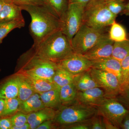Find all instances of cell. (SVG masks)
<instances>
[{
    "mask_svg": "<svg viewBox=\"0 0 129 129\" xmlns=\"http://www.w3.org/2000/svg\"><path fill=\"white\" fill-rule=\"evenodd\" d=\"M31 17L29 31L36 46L47 37L60 30L61 21L46 4L20 6Z\"/></svg>",
    "mask_w": 129,
    "mask_h": 129,
    "instance_id": "1",
    "label": "cell"
},
{
    "mask_svg": "<svg viewBox=\"0 0 129 129\" xmlns=\"http://www.w3.org/2000/svg\"><path fill=\"white\" fill-rule=\"evenodd\" d=\"M35 53L44 60L57 63L74 53L71 41L61 30L54 32L36 46Z\"/></svg>",
    "mask_w": 129,
    "mask_h": 129,
    "instance_id": "2",
    "label": "cell"
},
{
    "mask_svg": "<svg viewBox=\"0 0 129 129\" xmlns=\"http://www.w3.org/2000/svg\"><path fill=\"white\" fill-rule=\"evenodd\" d=\"M117 17L109 10L105 0H91L84 9L83 23L94 28L103 29L110 27Z\"/></svg>",
    "mask_w": 129,
    "mask_h": 129,
    "instance_id": "3",
    "label": "cell"
},
{
    "mask_svg": "<svg viewBox=\"0 0 129 129\" xmlns=\"http://www.w3.org/2000/svg\"><path fill=\"white\" fill-rule=\"evenodd\" d=\"M23 64L19 72L34 77L53 81L58 68L56 63L47 61L36 55L33 48L22 57Z\"/></svg>",
    "mask_w": 129,
    "mask_h": 129,
    "instance_id": "4",
    "label": "cell"
},
{
    "mask_svg": "<svg viewBox=\"0 0 129 129\" xmlns=\"http://www.w3.org/2000/svg\"><path fill=\"white\" fill-rule=\"evenodd\" d=\"M98 114L94 106L76 103L65 106L57 112L53 123L63 127L89 120Z\"/></svg>",
    "mask_w": 129,
    "mask_h": 129,
    "instance_id": "5",
    "label": "cell"
},
{
    "mask_svg": "<svg viewBox=\"0 0 129 129\" xmlns=\"http://www.w3.org/2000/svg\"><path fill=\"white\" fill-rule=\"evenodd\" d=\"M108 34L107 28L96 29L83 23L71 41L74 53L84 55Z\"/></svg>",
    "mask_w": 129,
    "mask_h": 129,
    "instance_id": "6",
    "label": "cell"
},
{
    "mask_svg": "<svg viewBox=\"0 0 129 129\" xmlns=\"http://www.w3.org/2000/svg\"><path fill=\"white\" fill-rule=\"evenodd\" d=\"M84 7L74 3H69L67 11L60 19V30L70 41L83 24Z\"/></svg>",
    "mask_w": 129,
    "mask_h": 129,
    "instance_id": "7",
    "label": "cell"
},
{
    "mask_svg": "<svg viewBox=\"0 0 129 129\" xmlns=\"http://www.w3.org/2000/svg\"><path fill=\"white\" fill-rule=\"evenodd\" d=\"M98 113L120 128L121 124L129 111L115 98L108 97L95 106Z\"/></svg>",
    "mask_w": 129,
    "mask_h": 129,
    "instance_id": "8",
    "label": "cell"
},
{
    "mask_svg": "<svg viewBox=\"0 0 129 129\" xmlns=\"http://www.w3.org/2000/svg\"><path fill=\"white\" fill-rule=\"evenodd\" d=\"M92 78L99 87L105 91L108 97L115 98L121 91V86L117 77L113 74L94 68L89 70Z\"/></svg>",
    "mask_w": 129,
    "mask_h": 129,
    "instance_id": "9",
    "label": "cell"
},
{
    "mask_svg": "<svg viewBox=\"0 0 129 129\" xmlns=\"http://www.w3.org/2000/svg\"><path fill=\"white\" fill-rule=\"evenodd\" d=\"M56 63L58 67L76 76L90 69L93 62L83 55L74 53Z\"/></svg>",
    "mask_w": 129,
    "mask_h": 129,
    "instance_id": "10",
    "label": "cell"
},
{
    "mask_svg": "<svg viewBox=\"0 0 129 129\" xmlns=\"http://www.w3.org/2000/svg\"><path fill=\"white\" fill-rule=\"evenodd\" d=\"M114 42L109 39L108 34L83 55L91 61L111 57Z\"/></svg>",
    "mask_w": 129,
    "mask_h": 129,
    "instance_id": "11",
    "label": "cell"
},
{
    "mask_svg": "<svg viewBox=\"0 0 129 129\" xmlns=\"http://www.w3.org/2000/svg\"><path fill=\"white\" fill-rule=\"evenodd\" d=\"M108 97L104 89L97 87L83 91H78L76 101L81 104L95 107Z\"/></svg>",
    "mask_w": 129,
    "mask_h": 129,
    "instance_id": "12",
    "label": "cell"
},
{
    "mask_svg": "<svg viewBox=\"0 0 129 129\" xmlns=\"http://www.w3.org/2000/svg\"><path fill=\"white\" fill-rule=\"evenodd\" d=\"M22 10L21 7L13 1L4 0L3 6L0 12V23L24 19Z\"/></svg>",
    "mask_w": 129,
    "mask_h": 129,
    "instance_id": "13",
    "label": "cell"
},
{
    "mask_svg": "<svg viewBox=\"0 0 129 129\" xmlns=\"http://www.w3.org/2000/svg\"><path fill=\"white\" fill-rule=\"evenodd\" d=\"M54 109L45 107L39 111L27 114L28 123L30 129H36L41 124L47 120H53L56 115Z\"/></svg>",
    "mask_w": 129,
    "mask_h": 129,
    "instance_id": "14",
    "label": "cell"
},
{
    "mask_svg": "<svg viewBox=\"0 0 129 129\" xmlns=\"http://www.w3.org/2000/svg\"><path fill=\"white\" fill-rule=\"evenodd\" d=\"M92 68L103 70L115 75L121 82V68L120 61L112 57L92 61Z\"/></svg>",
    "mask_w": 129,
    "mask_h": 129,
    "instance_id": "15",
    "label": "cell"
},
{
    "mask_svg": "<svg viewBox=\"0 0 129 129\" xmlns=\"http://www.w3.org/2000/svg\"><path fill=\"white\" fill-rule=\"evenodd\" d=\"M19 76L18 74L11 76L0 84V98L4 99L17 97Z\"/></svg>",
    "mask_w": 129,
    "mask_h": 129,
    "instance_id": "16",
    "label": "cell"
},
{
    "mask_svg": "<svg viewBox=\"0 0 129 129\" xmlns=\"http://www.w3.org/2000/svg\"><path fill=\"white\" fill-rule=\"evenodd\" d=\"M18 73L25 77L33 87L35 92L39 94L58 87L53 81L30 76L23 72H19Z\"/></svg>",
    "mask_w": 129,
    "mask_h": 129,
    "instance_id": "17",
    "label": "cell"
},
{
    "mask_svg": "<svg viewBox=\"0 0 129 129\" xmlns=\"http://www.w3.org/2000/svg\"><path fill=\"white\" fill-rule=\"evenodd\" d=\"M89 70L75 76L73 83L78 91L100 87L92 78Z\"/></svg>",
    "mask_w": 129,
    "mask_h": 129,
    "instance_id": "18",
    "label": "cell"
},
{
    "mask_svg": "<svg viewBox=\"0 0 129 129\" xmlns=\"http://www.w3.org/2000/svg\"><path fill=\"white\" fill-rule=\"evenodd\" d=\"M45 107L40 94L35 92L28 99L21 102L19 111L28 114Z\"/></svg>",
    "mask_w": 129,
    "mask_h": 129,
    "instance_id": "19",
    "label": "cell"
},
{
    "mask_svg": "<svg viewBox=\"0 0 129 129\" xmlns=\"http://www.w3.org/2000/svg\"><path fill=\"white\" fill-rule=\"evenodd\" d=\"M60 88L58 87L40 93L41 99L45 107L54 109L62 106L59 93Z\"/></svg>",
    "mask_w": 129,
    "mask_h": 129,
    "instance_id": "20",
    "label": "cell"
},
{
    "mask_svg": "<svg viewBox=\"0 0 129 129\" xmlns=\"http://www.w3.org/2000/svg\"><path fill=\"white\" fill-rule=\"evenodd\" d=\"M77 92L73 83L60 87L59 93L61 105L66 106L77 103Z\"/></svg>",
    "mask_w": 129,
    "mask_h": 129,
    "instance_id": "21",
    "label": "cell"
},
{
    "mask_svg": "<svg viewBox=\"0 0 129 129\" xmlns=\"http://www.w3.org/2000/svg\"><path fill=\"white\" fill-rule=\"evenodd\" d=\"M17 74L19 76L17 97L21 102H23L28 99L36 92L25 77L21 74L18 73Z\"/></svg>",
    "mask_w": 129,
    "mask_h": 129,
    "instance_id": "22",
    "label": "cell"
},
{
    "mask_svg": "<svg viewBox=\"0 0 129 129\" xmlns=\"http://www.w3.org/2000/svg\"><path fill=\"white\" fill-rule=\"evenodd\" d=\"M108 37L114 42L124 41L128 39L127 32L124 27L115 21L110 25Z\"/></svg>",
    "mask_w": 129,
    "mask_h": 129,
    "instance_id": "23",
    "label": "cell"
},
{
    "mask_svg": "<svg viewBox=\"0 0 129 129\" xmlns=\"http://www.w3.org/2000/svg\"><path fill=\"white\" fill-rule=\"evenodd\" d=\"M44 1L45 3L60 19L67 11L69 4V0H44Z\"/></svg>",
    "mask_w": 129,
    "mask_h": 129,
    "instance_id": "24",
    "label": "cell"
},
{
    "mask_svg": "<svg viewBox=\"0 0 129 129\" xmlns=\"http://www.w3.org/2000/svg\"><path fill=\"white\" fill-rule=\"evenodd\" d=\"M24 19H17L0 23V44L8 34L16 28H20L25 25Z\"/></svg>",
    "mask_w": 129,
    "mask_h": 129,
    "instance_id": "25",
    "label": "cell"
},
{
    "mask_svg": "<svg viewBox=\"0 0 129 129\" xmlns=\"http://www.w3.org/2000/svg\"><path fill=\"white\" fill-rule=\"evenodd\" d=\"M74 76L66 70L58 67L52 81L58 87H61L73 83Z\"/></svg>",
    "mask_w": 129,
    "mask_h": 129,
    "instance_id": "26",
    "label": "cell"
},
{
    "mask_svg": "<svg viewBox=\"0 0 129 129\" xmlns=\"http://www.w3.org/2000/svg\"><path fill=\"white\" fill-rule=\"evenodd\" d=\"M129 54V38L124 41L114 42L112 57L119 61Z\"/></svg>",
    "mask_w": 129,
    "mask_h": 129,
    "instance_id": "27",
    "label": "cell"
},
{
    "mask_svg": "<svg viewBox=\"0 0 129 129\" xmlns=\"http://www.w3.org/2000/svg\"><path fill=\"white\" fill-rule=\"evenodd\" d=\"M5 106L2 117H11L19 110L21 101L18 97L5 99Z\"/></svg>",
    "mask_w": 129,
    "mask_h": 129,
    "instance_id": "28",
    "label": "cell"
},
{
    "mask_svg": "<svg viewBox=\"0 0 129 129\" xmlns=\"http://www.w3.org/2000/svg\"><path fill=\"white\" fill-rule=\"evenodd\" d=\"M107 7L113 14L117 16L124 8L125 2L124 0H105Z\"/></svg>",
    "mask_w": 129,
    "mask_h": 129,
    "instance_id": "29",
    "label": "cell"
},
{
    "mask_svg": "<svg viewBox=\"0 0 129 129\" xmlns=\"http://www.w3.org/2000/svg\"><path fill=\"white\" fill-rule=\"evenodd\" d=\"M121 68V89L127 85L129 78V54L120 62Z\"/></svg>",
    "mask_w": 129,
    "mask_h": 129,
    "instance_id": "30",
    "label": "cell"
},
{
    "mask_svg": "<svg viewBox=\"0 0 129 129\" xmlns=\"http://www.w3.org/2000/svg\"><path fill=\"white\" fill-rule=\"evenodd\" d=\"M27 117V114L19 112L12 115L10 118L12 125L18 127L28 123Z\"/></svg>",
    "mask_w": 129,
    "mask_h": 129,
    "instance_id": "31",
    "label": "cell"
},
{
    "mask_svg": "<svg viewBox=\"0 0 129 129\" xmlns=\"http://www.w3.org/2000/svg\"><path fill=\"white\" fill-rule=\"evenodd\" d=\"M115 98L129 111V84L123 87L119 94Z\"/></svg>",
    "mask_w": 129,
    "mask_h": 129,
    "instance_id": "32",
    "label": "cell"
},
{
    "mask_svg": "<svg viewBox=\"0 0 129 129\" xmlns=\"http://www.w3.org/2000/svg\"><path fill=\"white\" fill-rule=\"evenodd\" d=\"M91 129H106L103 117L98 114L91 118Z\"/></svg>",
    "mask_w": 129,
    "mask_h": 129,
    "instance_id": "33",
    "label": "cell"
},
{
    "mask_svg": "<svg viewBox=\"0 0 129 129\" xmlns=\"http://www.w3.org/2000/svg\"><path fill=\"white\" fill-rule=\"evenodd\" d=\"M91 119L85 121L70 125L64 127L70 129H91Z\"/></svg>",
    "mask_w": 129,
    "mask_h": 129,
    "instance_id": "34",
    "label": "cell"
},
{
    "mask_svg": "<svg viewBox=\"0 0 129 129\" xmlns=\"http://www.w3.org/2000/svg\"><path fill=\"white\" fill-rule=\"evenodd\" d=\"M19 6L27 5H41L46 4L44 0H12Z\"/></svg>",
    "mask_w": 129,
    "mask_h": 129,
    "instance_id": "35",
    "label": "cell"
},
{
    "mask_svg": "<svg viewBox=\"0 0 129 129\" xmlns=\"http://www.w3.org/2000/svg\"><path fill=\"white\" fill-rule=\"evenodd\" d=\"M12 126L10 117L0 118V129H11Z\"/></svg>",
    "mask_w": 129,
    "mask_h": 129,
    "instance_id": "36",
    "label": "cell"
},
{
    "mask_svg": "<svg viewBox=\"0 0 129 129\" xmlns=\"http://www.w3.org/2000/svg\"><path fill=\"white\" fill-rule=\"evenodd\" d=\"M53 120H47L42 123L36 128V129H50L53 128Z\"/></svg>",
    "mask_w": 129,
    "mask_h": 129,
    "instance_id": "37",
    "label": "cell"
},
{
    "mask_svg": "<svg viewBox=\"0 0 129 129\" xmlns=\"http://www.w3.org/2000/svg\"><path fill=\"white\" fill-rule=\"evenodd\" d=\"M120 129H129V112L124 118L121 124Z\"/></svg>",
    "mask_w": 129,
    "mask_h": 129,
    "instance_id": "38",
    "label": "cell"
},
{
    "mask_svg": "<svg viewBox=\"0 0 129 129\" xmlns=\"http://www.w3.org/2000/svg\"><path fill=\"white\" fill-rule=\"evenodd\" d=\"M91 0H69V3H74L85 7Z\"/></svg>",
    "mask_w": 129,
    "mask_h": 129,
    "instance_id": "39",
    "label": "cell"
},
{
    "mask_svg": "<svg viewBox=\"0 0 129 129\" xmlns=\"http://www.w3.org/2000/svg\"><path fill=\"white\" fill-rule=\"evenodd\" d=\"M104 125L106 129H118L117 127L113 124L109 120L103 118Z\"/></svg>",
    "mask_w": 129,
    "mask_h": 129,
    "instance_id": "40",
    "label": "cell"
},
{
    "mask_svg": "<svg viewBox=\"0 0 129 129\" xmlns=\"http://www.w3.org/2000/svg\"><path fill=\"white\" fill-rule=\"evenodd\" d=\"M120 14V15H125L129 16V1L125 3L123 10Z\"/></svg>",
    "mask_w": 129,
    "mask_h": 129,
    "instance_id": "41",
    "label": "cell"
},
{
    "mask_svg": "<svg viewBox=\"0 0 129 129\" xmlns=\"http://www.w3.org/2000/svg\"><path fill=\"white\" fill-rule=\"evenodd\" d=\"M5 99L0 98V118L2 117L5 106Z\"/></svg>",
    "mask_w": 129,
    "mask_h": 129,
    "instance_id": "42",
    "label": "cell"
},
{
    "mask_svg": "<svg viewBox=\"0 0 129 129\" xmlns=\"http://www.w3.org/2000/svg\"><path fill=\"white\" fill-rule=\"evenodd\" d=\"M11 129H30V127L29 124L27 123L23 125L18 127L12 125Z\"/></svg>",
    "mask_w": 129,
    "mask_h": 129,
    "instance_id": "43",
    "label": "cell"
},
{
    "mask_svg": "<svg viewBox=\"0 0 129 129\" xmlns=\"http://www.w3.org/2000/svg\"><path fill=\"white\" fill-rule=\"evenodd\" d=\"M4 3V0H0V12L1 11Z\"/></svg>",
    "mask_w": 129,
    "mask_h": 129,
    "instance_id": "44",
    "label": "cell"
},
{
    "mask_svg": "<svg viewBox=\"0 0 129 129\" xmlns=\"http://www.w3.org/2000/svg\"><path fill=\"white\" fill-rule=\"evenodd\" d=\"M129 78L128 80V82H127V85H129ZM126 85H125V86H126Z\"/></svg>",
    "mask_w": 129,
    "mask_h": 129,
    "instance_id": "45",
    "label": "cell"
},
{
    "mask_svg": "<svg viewBox=\"0 0 129 129\" xmlns=\"http://www.w3.org/2000/svg\"><path fill=\"white\" fill-rule=\"evenodd\" d=\"M124 1L125 2V3L128 2L129 1V0H124Z\"/></svg>",
    "mask_w": 129,
    "mask_h": 129,
    "instance_id": "46",
    "label": "cell"
},
{
    "mask_svg": "<svg viewBox=\"0 0 129 129\" xmlns=\"http://www.w3.org/2000/svg\"><path fill=\"white\" fill-rule=\"evenodd\" d=\"M7 1H12V0H7Z\"/></svg>",
    "mask_w": 129,
    "mask_h": 129,
    "instance_id": "47",
    "label": "cell"
}]
</instances>
